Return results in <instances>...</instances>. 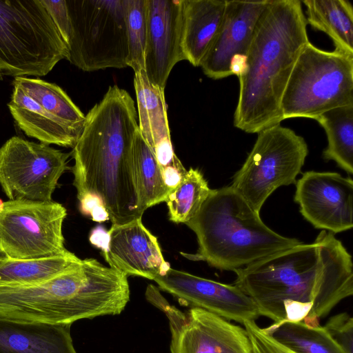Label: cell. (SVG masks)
<instances>
[{"instance_id":"obj_15","label":"cell","mask_w":353,"mask_h":353,"mask_svg":"<svg viewBox=\"0 0 353 353\" xmlns=\"http://www.w3.org/2000/svg\"><path fill=\"white\" fill-rule=\"evenodd\" d=\"M171 353H252L245 328L205 310L168 316Z\"/></svg>"},{"instance_id":"obj_9","label":"cell","mask_w":353,"mask_h":353,"mask_svg":"<svg viewBox=\"0 0 353 353\" xmlns=\"http://www.w3.org/2000/svg\"><path fill=\"white\" fill-rule=\"evenodd\" d=\"M308 154L304 138L281 124L258 133L231 186L256 212L281 186L295 184Z\"/></svg>"},{"instance_id":"obj_7","label":"cell","mask_w":353,"mask_h":353,"mask_svg":"<svg viewBox=\"0 0 353 353\" xmlns=\"http://www.w3.org/2000/svg\"><path fill=\"white\" fill-rule=\"evenodd\" d=\"M353 104V54L321 50L309 41L299 54L281 101L283 119H315Z\"/></svg>"},{"instance_id":"obj_1","label":"cell","mask_w":353,"mask_h":353,"mask_svg":"<svg viewBox=\"0 0 353 353\" xmlns=\"http://www.w3.org/2000/svg\"><path fill=\"white\" fill-rule=\"evenodd\" d=\"M234 285L252 299L259 315L283 323L294 305L311 307L303 321L319 325L342 300L353 294L352 256L342 242L321 230L310 243L277 252L234 271Z\"/></svg>"},{"instance_id":"obj_27","label":"cell","mask_w":353,"mask_h":353,"mask_svg":"<svg viewBox=\"0 0 353 353\" xmlns=\"http://www.w3.org/2000/svg\"><path fill=\"white\" fill-rule=\"evenodd\" d=\"M211 191L202 172L190 168L165 201L169 219L176 223H188L197 214Z\"/></svg>"},{"instance_id":"obj_21","label":"cell","mask_w":353,"mask_h":353,"mask_svg":"<svg viewBox=\"0 0 353 353\" xmlns=\"http://www.w3.org/2000/svg\"><path fill=\"white\" fill-rule=\"evenodd\" d=\"M70 327L0 319V353H77Z\"/></svg>"},{"instance_id":"obj_10","label":"cell","mask_w":353,"mask_h":353,"mask_svg":"<svg viewBox=\"0 0 353 353\" xmlns=\"http://www.w3.org/2000/svg\"><path fill=\"white\" fill-rule=\"evenodd\" d=\"M9 110L20 130L46 145L74 148L85 115L58 85L38 77H16Z\"/></svg>"},{"instance_id":"obj_8","label":"cell","mask_w":353,"mask_h":353,"mask_svg":"<svg viewBox=\"0 0 353 353\" xmlns=\"http://www.w3.org/2000/svg\"><path fill=\"white\" fill-rule=\"evenodd\" d=\"M68 26L61 38L67 60L92 72L128 67L123 0H65Z\"/></svg>"},{"instance_id":"obj_20","label":"cell","mask_w":353,"mask_h":353,"mask_svg":"<svg viewBox=\"0 0 353 353\" xmlns=\"http://www.w3.org/2000/svg\"><path fill=\"white\" fill-rule=\"evenodd\" d=\"M227 0H182V49L198 67L220 29Z\"/></svg>"},{"instance_id":"obj_23","label":"cell","mask_w":353,"mask_h":353,"mask_svg":"<svg viewBox=\"0 0 353 353\" xmlns=\"http://www.w3.org/2000/svg\"><path fill=\"white\" fill-rule=\"evenodd\" d=\"M315 120L324 129L327 145L323 158L334 161L348 174H353V104L338 107L319 115Z\"/></svg>"},{"instance_id":"obj_12","label":"cell","mask_w":353,"mask_h":353,"mask_svg":"<svg viewBox=\"0 0 353 353\" xmlns=\"http://www.w3.org/2000/svg\"><path fill=\"white\" fill-rule=\"evenodd\" d=\"M70 153L14 136L0 147V185L9 200L52 201Z\"/></svg>"},{"instance_id":"obj_25","label":"cell","mask_w":353,"mask_h":353,"mask_svg":"<svg viewBox=\"0 0 353 353\" xmlns=\"http://www.w3.org/2000/svg\"><path fill=\"white\" fill-rule=\"evenodd\" d=\"M81 261L68 252L53 256L14 260L8 259L0 264L1 285H30L50 279Z\"/></svg>"},{"instance_id":"obj_14","label":"cell","mask_w":353,"mask_h":353,"mask_svg":"<svg viewBox=\"0 0 353 353\" xmlns=\"http://www.w3.org/2000/svg\"><path fill=\"white\" fill-rule=\"evenodd\" d=\"M180 303L240 323L260 315L254 302L235 285L222 283L170 268L154 280Z\"/></svg>"},{"instance_id":"obj_22","label":"cell","mask_w":353,"mask_h":353,"mask_svg":"<svg viewBox=\"0 0 353 353\" xmlns=\"http://www.w3.org/2000/svg\"><path fill=\"white\" fill-rule=\"evenodd\" d=\"M305 19L314 29L325 32L335 50L353 54V8L347 0H304Z\"/></svg>"},{"instance_id":"obj_18","label":"cell","mask_w":353,"mask_h":353,"mask_svg":"<svg viewBox=\"0 0 353 353\" xmlns=\"http://www.w3.org/2000/svg\"><path fill=\"white\" fill-rule=\"evenodd\" d=\"M269 1L227 0L219 32L200 64L208 77L217 80L232 75V60L236 56L246 57Z\"/></svg>"},{"instance_id":"obj_26","label":"cell","mask_w":353,"mask_h":353,"mask_svg":"<svg viewBox=\"0 0 353 353\" xmlns=\"http://www.w3.org/2000/svg\"><path fill=\"white\" fill-rule=\"evenodd\" d=\"M263 329L294 353H346L323 326H312L299 321L273 323Z\"/></svg>"},{"instance_id":"obj_16","label":"cell","mask_w":353,"mask_h":353,"mask_svg":"<svg viewBox=\"0 0 353 353\" xmlns=\"http://www.w3.org/2000/svg\"><path fill=\"white\" fill-rule=\"evenodd\" d=\"M144 70L148 80L165 89L174 66L185 60L182 49V0H146Z\"/></svg>"},{"instance_id":"obj_5","label":"cell","mask_w":353,"mask_h":353,"mask_svg":"<svg viewBox=\"0 0 353 353\" xmlns=\"http://www.w3.org/2000/svg\"><path fill=\"white\" fill-rule=\"evenodd\" d=\"M101 301V285L81 259L40 283L0 284V319L18 323L72 325L94 318Z\"/></svg>"},{"instance_id":"obj_2","label":"cell","mask_w":353,"mask_h":353,"mask_svg":"<svg viewBox=\"0 0 353 353\" xmlns=\"http://www.w3.org/2000/svg\"><path fill=\"white\" fill-rule=\"evenodd\" d=\"M139 130L134 102L117 85L85 115L73 148V185L77 199L87 194L103 202L112 225L141 219L133 174L132 152Z\"/></svg>"},{"instance_id":"obj_24","label":"cell","mask_w":353,"mask_h":353,"mask_svg":"<svg viewBox=\"0 0 353 353\" xmlns=\"http://www.w3.org/2000/svg\"><path fill=\"white\" fill-rule=\"evenodd\" d=\"M134 183L143 212L165 202L170 190L166 185L158 161L140 134L137 133L132 152Z\"/></svg>"},{"instance_id":"obj_33","label":"cell","mask_w":353,"mask_h":353,"mask_svg":"<svg viewBox=\"0 0 353 353\" xmlns=\"http://www.w3.org/2000/svg\"><path fill=\"white\" fill-rule=\"evenodd\" d=\"M8 258L0 249V264L7 260Z\"/></svg>"},{"instance_id":"obj_28","label":"cell","mask_w":353,"mask_h":353,"mask_svg":"<svg viewBox=\"0 0 353 353\" xmlns=\"http://www.w3.org/2000/svg\"><path fill=\"white\" fill-rule=\"evenodd\" d=\"M128 41L127 65L134 73L144 70L147 32L146 0H123Z\"/></svg>"},{"instance_id":"obj_6","label":"cell","mask_w":353,"mask_h":353,"mask_svg":"<svg viewBox=\"0 0 353 353\" xmlns=\"http://www.w3.org/2000/svg\"><path fill=\"white\" fill-rule=\"evenodd\" d=\"M68 49L41 0H0V81L48 74Z\"/></svg>"},{"instance_id":"obj_4","label":"cell","mask_w":353,"mask_h":353,"mask_svg":"<svg viewBox=\"0 0 353 353\" xmlns=\"http://www.w3.org/2000/svg\"><path fill=\"white\" fill-rule=\"evenodd\" d=\"M196 234V254H181L220 270H237L303 242L267 226L231 185L212 190L197 214L185 223Z\"/></svg>"},{"instance_id":"obj_17","label":"cell","mask_w":353,"mask_h":353,"mask_svg":"<svg viewBox=\"0 0 353 353\" xmlns=\"http://www.w3.org/2000/svg\"><path fill=\"white\" fill-rule=\"evenodd\" d=\"M134 85L140 134L153 152L166 185L172 190L182 181L187 170L172 148L164 89L152 84L143 70L134 73Z\"/></svg>"},{"instance_id":"obj_13","label":"cell","mask_w":353,"mask_h":353,"mask_svg":"<svg viewBox=\"0 0 353 353\" xmlns=\"http://www.w3.org/2000/svg\"><path fill=\"white\" fill-rule=\"evenodd\" d=\"M294 201L316 229L340 233L353 228V180L335 172L307 171L296 181Z\"/></svg>"},{"instance_id":"obj_19","label":"cell","mask_w":353,"mask_h":353,"mask_svg":"<svg viewBox=\"0 0 353 353\" xmlns=\"http://www.w3.org/2000/svg\"><path fill=\"white\" fill-rule=\"evenodd\" d=\"M108 248L103 253L110 267L127 276H137L154 280L170 268L155 236L141 219L123 225H112L108 231Z\"/></svg>"},{"instance_id":"obj_32","label":"cell","mask_w":353,"mask_h":353,"mask_svg":"<svg viewBox=\"0 0 353 353\" xmlns=\"http://www.w3.org/2000/svg\"><path fill=\"white\" fill-rule=\"evenodd\" d=\"M89 239L90 243L93 245L100 248L103 251V253L107 250L108 248L110 236L108 232L106 231L103 227L97 226L94 228L91 231Z\"/></svg>"},{"instance_id":"obj_3","label":"cell","mask_w":353,"mask_h":353,"mask_svg":"<svg viewBox=\"0 0 353 353\" xmlns=\"http://www.w3.org/2000/svg\"><path fill=\"white\" fill-rule=\"evenodd\" d=\"M300 0H270L239 76L234 125L247 133L281 124V101L294 63L310 41Z\"/></svg>"},{"instance_id":"obj_11","label":"cell","mask_w":353,"mask_h":353,"mask_svg":"<svg viewBox=\"0 0 353 353\" xmlns=\"http://www.w3.org/2000/svg\"><path fill=\"white\" fill-rule=\"evenodd\" d=\"M66 209L54 201H0V249L10 259L63 254Z\"/></svg>"},{"instance_id":"obj_30","label":"cell","mask_w":353,"mask_h":353,"mask_svg":"<svg viewBox=\"0 0 353 353\" xmlns=\"http://www.w3.org/2000/svg\"><path fill=\"white\" fill-rule=\"evenodd\" d=\"M250 339L252 352L254 353H294L276 341L255 321L243 323Z\"/></svg>"},{"instance_id":"obj_29","label":"cell","mask_w":353,"mask_h":353,"mask_svg":"<svg viewBox=\"0 0 353 353\" xmlns=\"http://www.w3.org/2000/svg\"><path fill=\"white\" fill-rule=\"evenodd\" d=\"M323 327L346 353H353V319L349 314L342 312L331 316Z\"/></svg>"},{"instance_id":"obj_31","label":"cell","mask_w":353,"mask_h":353,"mask_svg":"<svg viewBox=\"0 0 353 353\" xmlns=\"http://www.w3.org/2000/svg\"><path fill=\"white\" fill-rule=\"evenodd\" d=\"M78 200L81 213L89 215L93 221L101 223L110 219L102 201L96 195L87 194Z\"/></svg>"},{"instance_id":"obj_34","label":"cell","mask_w":353,"mask_h":353,"mask_svg":"<svg viewBox=\"0 0 353 353\" xmlns=\"http://www.w3.org/2000/svg\"><path fill=\"white\" fill-rule=\"evenodd\" d=\"M252 353H254V352H252Z\"/></svg>"}]
</instances>
